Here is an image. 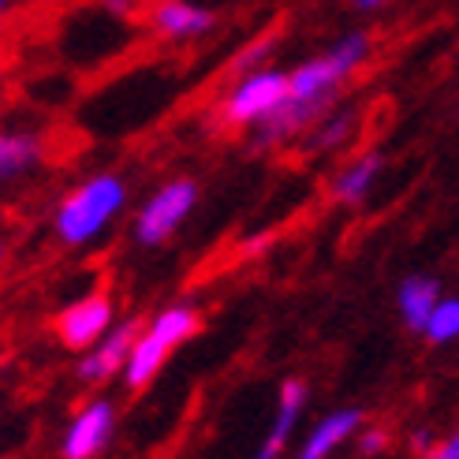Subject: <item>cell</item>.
Listing matches in <instances>:
<instances>
[{"mask_svg": "<svg viewBox=\"0 0 459 459\" xmlns=\"http://www.w3.org/2000/svg\"><path fill=\"white\" fill-rule=\"evenodd\" d=\"M127 205V183L117 172H98L86 176L75 191H67L56 205L53 232L64 247H90L98 243L112 221L124 213Z\"/></svg>", "mask_w": 459, "mask_h": 459, "instance_id": "1", "label": "cell"}, {"mask_svg": "<svg viewBox=\"0 0 459 459\" xmlns=\"http://www.w3.org/2000/svg\"><path fill=\"white\" fill-rule=\"evenodd\" d=\"M366 56H370V38H366L362 30L343 34L329 53H321V56L295 67L291 86H288V101L310 105V108H317L321 117H325L329 105L336 101L340 82L348 75H355V67H362Z\"/></svg>", "mask_w": 459, "mask_h": 459, "instance_id": "2", "label": "cell"}, {"mask_svg": "<svg viewBox=\"0 0 459 459\" xmlns=\"http://www.w3.org/2000/svg\"><path fill=\"white\" fill-rule=\"evenodd\" d=\"M198 205V183L191 176H176L169 183H160V187L139 205V213H134V243L153 250V247H165L183 224H187V217L195 213Z\"/></svg>", "mask_w": 459, "mask_h": 459, "instance_id": "3", "label": "cell"}, {"mask_svg": "<svg viewBox=\"0 0 459 459\" xmlns=\"http://www.w3.org/2000/svg\"><path fill=\"white\" fill-rule=\"evenodd\" d=\"M288 86L291 75L284 72H273V67H258V72H247L228 98L221 101V117L228 127H250V124H262L288 101Z\"/></svg>", "mask_w": 459, "mask_h": 459, "instance_id": "4", "label": "cell"}, {"mask_svg": "<svg viewBox=\"0 0 459 459\" xmlns=\"http://www.w3.org/2000/svg\"><path fill=\"white\" fill-rule=\"evenodd\" d=\"M117 429V407L105 396L86 400L60 437V459H98Z\"/></svg>", "mask_w": 459, "mask_h": 459, "instance_id": "5", "label": "cell"}, {"mask_svg": "<svg viewBox=\"0 0 459 459\" xmlns=\"http://www.w3.org/2000/svg\"><path fill=\"white\" fill-rule=\"evenodd\" d=\"M112 317H117L112 299L101 291H94V295H82V299L67 303L56 314L53 329H56V336H60V343L67 351H90L112 329Z\"/></svg>", "mask_w": 459, "mask_h": 459, "instance_id": "6", "label": "cell"}, {"mask_svg": "<svg viewBox=\"0 0 459 459\" xmlns=\"http://www.w3.org/2000/svg\"><path fill=\"white\" fill-rule=\"evenodd\" d=\"M146 325L139 317H127L120 321V325H112L94 348L82 351V362H79V377L90 381V385H101V381H112V377H120L124 374V366L131 359V348H134V340H139Z\"/></svg>", "mask_w": 459, "mask_h": 459, "instance_id": "7", "label": "cell"}, {"mask_svg": "<svg viewBox=\"0 0 459 459\" xmlns=\"http://www.w3.org/2000/svg\"><path fill=\"white\" fill-rule=\"evenodd\" d=\"M213 12H205L195 0H153L150 4V27L169 41H195L213 30Z\"/></svg>", "mask_w": 459, "mask_h": 459, "instance_id": "8", "label": "cell"}, {"mask_svg": "<svg viewBox=\"0 0 459 459\" xmlns=\"http://www.w3.org/2000/svg\"><path fill=\"white\" fill-rule=\"evenodd\" d=\"M303 403H307V381L299 377H288L281 385V400H277V415H273V426L265 433L262 448L255 452V459H281L291 429L299 426V415H303Z\"/></svg>", "mask_w": 459, "mask_h": 459, "instance_id": "9", "label": "cell"}, {"mask_svg": "<svg viewBox=\"0 0 459 459\" xmlns=\"http://www.w3.org/2000/svg\"><path fill=\"white\" fill-rule=\"evenodd\" d=\"M176 348L165 340V336H157L150 325L139 333V340H134V348H131V359L124 366V385L131 388V393H143V388H150L157 381V374L165 370V362Z\"/></svg>", "mask_w": 459, "mask_h": 459, "instance_id": "10", "label": "cell"}, {"mask_svg": "<svg viewBox=\"0 0 459 459\" xmlns=\"http://www.w3.org/2000/svg\"><path fill=\"white\" fill-rule=\"evenodd\" d=\"M359 426H362V411L359 407L333 411V415H325L310 429V437L303 441V448H299V455H295V459H329Z\"/></svg>", "mask_w": 459, "mask_h": 459, "instance_id": "11", "label": "cell"}, {"mask_svg": "<svg viewBox=\"0 0 459 459\" xmlns=\"http://www.w3.org/2000/svg\"><path fill=\"white\" fill-rule=\"evenodd\" d=\"M41 139L27 131H0V183L41 165Z\"/></svg>", "mask_w": 459, "mask_h": 459, "instance_id": "12", "label": "cell"}, {"mask_svg": "<svg viewBox=\"0 0 459 459\" xmlns=\"http://www.w3.org/2000/svg\"><path fill=\"white\" fill-rule=\"evenodd\" d=\"M396 299H400V314L407 321V329H426L433 307L441 303V288H437V281H429V277H407L400 284Z\"/></svg>", "mask_w": 459, "mask_h": 459, "instance_id": "13", "label": "cell"}, {"mask_svg": "<svg viewBox=\"0 0 459 459\" xmlns=\"http://www.w3.org/2000/svg\"><path fill=\"white\" fill-rule=\"evenodd\" d=\"M377 176H381V157L377 153H366V157L351 160V165L333 179V198L343 202V205H359L366 195H370Z\"/></svg>", "mask_w": 459, "mask_h": 459, "instance_id": "14", "label": "cell"}, {"mask_svg": "<svg viewBox=\"0 0 459 459\" xmlns=\"http://www.w3.org/2000/svg\"><path fill=\"white\" fill-rule=\"evenodd\" d=\"M355 127V108H343V112H333V117H325L314 134H310V150H336L343 139L351 134Z\"/></svg>", "mask_w": 459, "mask_h": 459, "instance_id": "15", "label": "cell"}, {"mask_svg": "<svg viewBox=\"0 0 459 459\" xmlns=\"http://www.w3.org/2000/svg\"><path fill=\"white\" fill-rule=\"evenodd\" d=\"M426 340L429 343H448L459 336V299H441L426 321Z\"/></svg>", "mask_w": 459, "mask_h": 459, "instance_id": "16", "label": "cell"}, {"mask_svg": "<svg viewBox=\"0 0 459 459\" xmlns=\"http://www.w3.org/2000/svg\"><path fill=\"white\" fill-rule=\"evenodd\" d=\"M273 38H262V41H255V45H247V49H239L236 56H232V64H228V72L232 75H247V72H258V67L265 64V56L273 53Z\"/></svg>", "mask_w": 459, "mask_h": 459, "instance_id": "17", "label": "cell"}, {"mask_svg": "<svg viewBox=\"0 0 459 459\" xmlns=\"http://www.w3.org/2000/svg\"><path fill=\"white\" fill-rule=\"evenodd\" d=\"M385 445H388V433L385 429H366L362 437H359V452L362 455H377Z\"/></svg>", "mask_w": 459, "mask_h": 459, "instance_id": "18", "label": "cell"}, {"mask_svg": "<svg viewBox=\"0 0 459 459\" xmlns=\"http://www.w3.org/2000/svg\"><path fill=\"white\" fill-rule=\"evenodd\" d=\"M101 8L108 15H120V19H131V15H139V0H101Z\"/></svg>", "mask_w": 459, "mask_h": 459, "instance_id": "19", "label": "cell"}, {"mask_svg": "<svg viewBox=\"0 0 459 459\" xmlns=\"http://www.w3.org/2000/svg\"><path fill=\"white\" fill-rule=\"evenodd\" d=\"M429 459H459V433H455V437H452V441H448L441 452H433Z\"/></svg>", "mask_w": 459, "mask_h": 459, "instance_id": "20", "label": "cell"}, {"mask_svg": "<svg viewBox=\"0 0 459 459\" xmlns=\"http://www.w3.org/2000/svg\"><path fill=\"white\" fill-rule=\"evenodd\" d=\"M381 4H385V0H355L359 12H374V8H381Z\"/></svg>", "mask_w": 459, "mask_h": 459, "instance_id": "21", "label": "cell"}, {"mask_svg": "<svg viewBox=\"0 0 459 459\" xmlns=\"http://www.w3.org/2000/svg\"><path fill=\"white\" fill-rule=\"evenodd\" d=\"M415 448H419V452L429 448V433H415Z\"/></svg>", "mask_w": 459, "mask_h": 459, "instance_id": "22", "label": "cell"}, {"mask_svg": "<svg viewBox=\"0 0 459 459\" xmlns=\"http://www.w3.org/2000/svg\"><path fill=\"white\" fill-rule=\"evenodd\" d=\"M8 4H12V0H0V15H4V12H8Z\"/></svg>", "mask_w": 459, "mask_h": 459, "instance_id": "23", "label": "cell"}]
</instances>
